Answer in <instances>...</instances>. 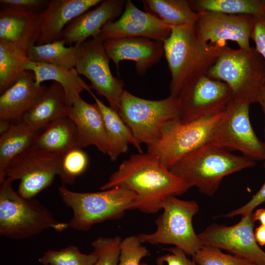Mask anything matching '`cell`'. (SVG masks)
<instances>
[{"label":"cell","mask_w":265,"mask_h":265,"mask_svg":"<svg viewBox=\"0 0 265 265\" xmlns=\"http://www.w3.org/2000/svg\"><path fill=\"white\" fill-rule=\"evenodd\" d=\"M116 186L125 187L136 194L131 210L148 214L161 210L168 197L181 195L192 187L172 173L157 157L148 153L131 155L100 189Z\"/></svg>","instance_id":"6da1fadb"},{"label":"cell","mask_w":265,"mask_h":265,"mask_svg":"<svg viewBox=\"0 0 265 265\" xmlns=\"http://www.w3.org/2000/svg\"><path fill=\"white\" fill-rule=\"evenodd\" d=\"M226 45L204 41L194 26L173 27L163 43L164 55L171 75V95L178 96L191 79L207 75L219 57L228 49Z\"/></svg>","instance_id":"7a4b0ae2"},{"label":"cell","mask_w":265,"mask_h":265,"mask_svg":"<svg viewBox=\"0 0 265 265\" xmlns=\"http://www.w3.org/2000/svg\"><path fill=\"white\" fill-rule=\"evenodd\" d=\"M255 164L244 156L208 144L187 154L169 169L202 193L212 196L225 177Z\"/></svg>","instance_id":"3957f363"},{"label":"cell","mask_w":265,"mask_h":265,"mask_svg":"<svg viewBox=\"0 0 265 265\" xmlns=\"http://www.w3.org/2000/svg\"><path fill=\"white\" fill-rule=\"evenodd\" d=\"M12 182H0V235L13 239H23L52 229L61 232L69 228L60 222L35 198L25 199L12 187Z\"/></svg>","instance_id":"277c9868"},{"label":"cell","mask_w":265,"mask_h":265,"mask_svg":"<svg viewBox=\"0 0 265 265\" xmlns=\"http://www.w3.org/2000/svg\"><path fill=\"white\" fill-rule=\"evenodd\" d=\"M58 190L63 202L73 212L69 228L81 231L98 223L121 218L126 211L131 210L136 198L134 192L122 186L79 192L69 190L63 184Z\"/></svg>","instance_id":"5b68a950"},{"label":"cell","mask_w":265,"mask_h":265,"mask_svg":"<svg viewBox=\"0 0 265 265\" xmlns=\"http://www.w3.org/2000/svg\"><path fill=\"white\" fill-rule=\"evenodd\" d=\"M207 75L226 83L233 100L250 104L258 103L265 83V61L255 48H229L210 69Z\"/></svg>","instance_id":"8992f818"},{"label":"cell","mask_w":265,"mask_h":265,"mask_svg":"<svg viewBox=\"0 0 265 265\" xmlns=\"http://www.w3.org/2000/svg\"><path fill=\"white\" fill-rule=\"evenodd\" d=\"M118 113L136 140L149 147L159 140L166 124L179 119L178 97L148 100L124 89Z\"/></svg>","instance_id":"52a82bcc"},{"label":"cell","mask_w":265,"mask_h":265,"mask_svg":"<svg viewBox=\"0 0 265 265\" xmlns=\"http://www.w3.org/2000/svg\"><path fill=\"white\" fill-rule=\"evenodd\" d=\"M163 212L156 219V230L137 235L142 243L174 245L186 255L193 256L203 244L194 230L193 217L199 210L193 200L176 196L168 197L162 205Z\"/></svg>","instance_id":"ba28073f"},{"label":"cell","mask_w":265,"mask_h":265,"mask_svg":"<svg viewBox=\"0 0 265 265\" xmlns=\"http://www.w3.org/2000/svg\"><path fill=\"white\" fill-rule=\"evenodd\" d=\"M224 111L189 122L177 119L168 122L159 140L147 147V153L170 169L187 154L211 143L214 128Z\"/></svg>","instance_id":"9c48e42d"},{"label":"cell","mask_w":265,"mask_h":265,"mask_svg":"<svg viewBox=\"0 0 265 265\" xmlns=\"http://www.w3.org/2000/svg\"><path fill=\"white\" fill-rule=\"evenodd\" d=\"M62 154L49 153L31 146L14 158L0 174V182L6 179L20 181L17 192L32 199L51 185L58 176Z\"/></svg>","instance_id":"30bf717a"},{"label":"cell","mask_w":265,"mask_h":265,"mask_svg":"<svg viewBox=\"0 0 265 265\" xmlns=\"http://www.w3.org/2000/svg\"><path fill=\"white\" fill-rule=\"evenodd\" d=\"M250 105L233 99L214 128L211 144L239 151L254 161L265 160V145L257 137L250 121Z\"/></svg>","instance_id":"8fae6325"},{"label":"cell","mask_w":265,"mask_h":265,"mask_svg":"<svg viewBox=\"0 0 265 265\" xmlns=\"http://www.w3.org/2000/svg\"><path fill=\"white\" fill-rule=\"evenodd\" d=\"M177 97L179 119L186 122L222 112L233 100L226 83L207 75L189 80Z\"/></svg>","instance_id":"7c38bea8"},{"label":"cell","mask_w":265,"mask_h":265,"mask_svg":"<svg viewBox=\"0 0 265 265\" xmlns=\"http://www.w3.org/2000/svg\"><path fill=\"white\" fill-rule=\"evenodd\" d=\"M84 46L83 53L75 69L90 81L91 88L105 98L109 106L118 112L124 83L111 72L103 40L99 36L92 38L85 41Z\"/></svg>","instance_id":"4fadbf2b"},{"label":"cell","mask_w":265,"mask_h":265,"mask_svg":"<svg viewBox=\"0 0 265 265\" xmlns=\"http://www.w3.org/2000/svg\"><path fill=\"white\" fill-rule=\"evenodd\" d=\"M253 213L243 215L237 224L227 226L213 223L198 234L203 245L226 250L256 265H265V252L256 241Z\"/></svg>","instance_id":"5bb4252c"},{"label":"cell","mask_w":265,"mask_h":265,"mask_svg":"<svg viewBox=\"0 0 265 265\" xmlns=\"http://www.w3.org/2000/svg\"><path fill=\"white\" fill-rule=\"evenodd\" d=\"M255 17L244 15H229L216 12L199 13L194 27L205 42L226 45V41L236 42L240 49L251 48L250 39L255 26Z\"/></svg>","instance_id":"9a60e30c"},{"label":"cell","mask_w":265,"mask_h":265,"mask_svg":"<svg viewBox=\"0 0 265 265\" xmlns=\"http://www.w3.org/2000/svg\"><path fill=\"white\" fill-rule=\"evenodd\" d=\"M124 12L119 19L106 24L99 37L107 39L124 37H144L161 42L169 36L172 27L152 14L138 8L126 0Z\"/></svg>","instance_id":"2e32d148"},{"label":"cell","mask_w":265,"mask_h":265,"mask_svg":"<svg viewBox=\"0 0 265 265\" xmlns=\"http://www.w3.org/2000/svg\"><path fill=\"white\" fill-rule=\"evenodd\" d=\"M103 46L117 69L120 62L132 61L136 72L141 76L144 75L164 55L163 43L144 37L107 39L103 41Z\"/></svg>","instance_id":"e0dca14e"},{"label":"cell","mask_w":265,"mask_h":265,"mask_svg":"<svg viewBox=\"0 0 265 265\" xmlns=\"http://www.w3.org/2000/svg\"><path fill=\"white\" fill-rule=\"evenodd\" d=\"M48 88L46 85H36L33 72L25 71L13 85L0 95V120L12 124L21 122Z\"/></svg>","instance_id":"ac0fdd59"},{"label":"cell","mask_w":265,"mask_h":265,"mask_svg":"<svg viewBox=\"0 0 265 265\" xmlns=\"http://www.w3.org/2000/svg\"><path fill=\"white\" fill-rule=\"evenodd\" d=\"M126 2L124 0H103L95 9L71 21L64 28L61 39L71 46L83 43L90 36H99L106 24L122 14Z\"/></svg>","instance_id":"d6986e66"},{"label":"cell","mask_w":265,"mask_h":265,"mask_svg":"<svg viewBox=\"0 0 265 265\" xmlns=\"http://www.w3.org/2000/svg\"><path fill=\"white\" fill-rule=\"evenodd\" d=\"M68 117L76 126L80 148L93 145L107 155L108 141L103 115L96 103L90 104L78 97L68 108Z\"/></svg>","instance_id":"ffe728a7"},{"label":"cell","mask_w":265,"mask_h":265,"mask_svg":"<svg viewBox=\"0 0 265 265\" xmlns=\"http://www.w3.org/2000/svg\"><path fill=\"white\" fill-rule=\"evenodd\" d=\"M102 0H50L43 12L36 45L61 40L64 28L73 19L99 5Z\"/></svg>","instance_id":"44dd1931"},{"label":"cell","mask_w":265,"mask_h":265,"mask_svg":"<svg viewBox=\"0 0 265 265\" xmlns=\"http://www.w3.org/2000/svg\"><path fill=\"white\" fill-rule=\"evenodd\" d=\"M43 12L0 9V41L11 43L26 51L35 45L41 28Z\"/></svg>","instance_id":"7402d4cb"},{"label":"cell","mask_w":265,"mask_h":265,"mask_svg":"<svg viewBox=\"0 0 265 265\" xmlns=\"http://www.w3.org/2000/svg\"><path fill=\"white\" fill-rule=\"evenodd\" d=\"M67 117L68 107L64 91L60 84L53 81L22 121L38 133L52 121Z\"/></svg>","instance_id":"603a6c76"},{"label":"cell","mask_w":265,"mask_h":265,"mask_svg":"<svg viewBox=\"0 0 265 265\" xmlns=\"http://www.w3.org/2000/svg\"><path fill=\"white\" fill-rule=\"evenodd\" d=\"M26 71L33 72L37 86L47 80H53L61 85L64 91L68 108L81 93L91 91L90 86L79 76L75 68L67 69L53 64L36 62L28 60L25 65Z\"/></svg>","instance_id":"cb8c5ba5"},{"label":"cell","mask_w":265,"mask_h":265,"mask_svg":"<svg viewBox=\"0 0 265 265\" xmlns=\"http://www.w3.org/2000/svg\"><path fill=\"white\" fill-rule=\"evenodd\" d=\"M89 93L98 105L103 115L109 145L107 155L110 160L115 161L121 154L126 153L129 144L133 145L140 153H142L141 144L133 136L119 113L105 105L91 90Z\"/></svg>","instance_id":"d4e9b609"},{"label":"cell","mask_w":265,"mask_h":265,"mask_svg":"<svg viewBox=\"0 0 265 265\" xmlns=\"http://www.w3.org/2000/svg\"><path fill=\"white\" fill-rule=\"evenodd\" d=\"M31 146L47 153L59 154L79 147L74 122L68 117L52 121L38 134Z\"/></svg>","instance_id":"484cf974"},{"label":"cell","mask_w":265,"mask_h":265,"mask_svg":"<svg viewBox=\"0 0 265 265\" xmlns=\"http://www.w3.org/2000/svg\"><path fill=\"white\" fill-rule=\"evenodd\" d=\"M65 44V41L61 39L42 45H33L27 51L28 59L67 69L75 68L83 53L84 42L69 47H66Z\"/></svg>","instance_id":"4316f807"},{"label":"cell","mask_w":265,"mask_h":265,"mask_svg":"<svg viewBox=\"0 0 265 265\" xmlns=\"http://www.w3.org/2000/svg\"><path fill=\"white\" fill-rule=\"evenodd\" d=\"M144 11L173 27L194 26L199 13L191 8L188 0H143Z\"/></svg>","instance_id":"83f0119b"},{"label":"cell","mask_w":265,"mask_h":265,"mask_svg":"<svg viewBox=\"0 0 265 265\" xmlns=\"http://www.w3.org/2000/svg\"><path fill=\"white\" fill-rule=\"evenodd\" d=\"M26 124H13L0 137V174L17 156L31 146L38 135Z\"/></svg>","instance_id":"f1b7e54d"},{"label":"cell","mask_w":265,"mask_h":265,"mask_svg":"<svg viewBox=\"0 0 265 265\" xmlns=\"http://www.w3.org/2000/svg\"><path fill=\"white\" fill-rule=\"evenodd\" d=\"M191 9L198 13L216 12L229 15L265 17L261 0H188Z\"/></svg>","instance_id":"f546056e"},{"label":"cell","mask_w":265,"mask_h":265,"mask_svg":"<svg viewBox=\"0 0 265 265\" xmlns=\"http://www.w3.org/2000/svg\"><path fill=\"white\" fill-rule=\"evenodd\" d=\"M27 52L11 43L0 41V94L13 85L25 71Z\"/></svg>","instance_id":"4dcf8cb0"},{"label":"cell","mask_w":265,"mask_h":265,"mask_svg":"<svg viewBox=\"0 0 265 265\" xmlns=\"http://www.w3.org/2000/svg\"><path fill=\"white\" fill-rule=\"evenodd\" d=\"M97 260L94 252L83 254L77 246L70 245L59 250H47L38 262L43 265H95Z\"/></svg>","instance_id":"1f68e13d"},{"label":"cell","mask_w":265,"mask_h":265,"mask_svg":"<svg viewBox=\"0 0 265 265\" xmlns=\"http://www.w3.org/2000/svg\"><path fill=\"white\" fill-rule=\"evenodd\" d=\"M88 159L82 148L76 147L61 156L59 172L63 184L73 185L76 179L86 169Z\"/></svg>","instance_id":"d6a6232c"},{"label":"cell","mask_w":265,"mask_h":265,"mask_svg":"<svg viewBox=\"0 0 265 265\" xmlns=\"http://www.w3.org/2000/svg\"><path fill=\"white\" fill-rule=\"evenodd\" d=\"M192 257L197 265H256L252 262L223 253L221 249L203 245Z\"/></svg>","instance_id":"836d02e7"},{"label":"cell","mask_w":265,"mask_h":265,"mask_svg":"<svg viewBox=\"0 0 265 265\" xmlns=\"http://www.w3.org/2000/svg\"><path fill=\"white\" fill-rule=\"evenodd\" d=\"M122 238L99 237L91 242L93 252L97 256L95 265H118Z\"/></svg>","instance_id":"e575fe53"},{"label":"cell","mask_w":265,"mask_h":265,"mask_svg":"<svg viewBox=\"0 0 265 265\" xmlns=\"http://www.w3.org/2000/svg\"><path fill=\"white\" fill-rule=\"evenodd\" d=\"M142 243L137 235L122 239L118 265H140L142 259L149 255V250Z\"/></svg>","instance_id":"d590c367"},{"label":"cell","mask_w":265,"mask_h":265,"mask_svg":"<svg viewBox=\"0 0 265 265\" xmlns=\"http://www.w3.org/2000/svg\"><path fill=\"white\" fill-rule=\"evenodd\" d=\"M48 0H0V8L25 12H43L49 4Z\"/></svg>","instance_id":"8d00e7d4"},{"label":"cell","mask_w":265,"mask_h":265,"mask_svg":"<svg viewBox=\"0 0 265 265\" xmlns=\"http://www.w3.org/2000/svg\"><path fill=\"white\" fill-rule=\"evenodd\" d=\"M170 253L159 257L156 260L157 265H197L192 260L188 259L186 254L181 249L177 247H171L166 249ZM140 265H148L146 263H141Z\"/></svg>","instance_id":"74e56055"},{"label":"cell","mask_w":265,"mask_h":265,"mask_svg":"<svg viewBox=\"0 0 265 265\" xmlns=\"http://www.w3.org/2000/svg\"><path fill=\"white\" fill-rule=\"evenodd\" d=\"M264 167L265 169V162ZM264 202H265V182L250 201L241 207L230 212L224 216L231 217L239 214L243 215L253 212L256 207Z\"/></svg>","instance_id":"f35d334b"},{"label":"cell","mask_w":265,"mask_h":265,"mask_svg":"<svg viewBox=\"0 0 265 265\" xmlns=\"http://www.w3.org/2000/svg\"><path fill=\"white\" fill-rule=\"evenodd\" d=\"M251 39L255 44L256 50L265 61V17H255Z\"/></svg>","instance_id":"ab89813d"},{"label":"cell","mask_w":265,"mask_h":265,"mask_svg":"<svg viewBox=\"0 0 265 265\" xmlns=\"http://www.w3.org/2000/svg\"><path fill=\"white\" fill-rule=\"evenodd\" d=\"M254 233L257 243L260 246L265 245V226L261 224L255 229Z\"/></svg>","instance_id":"60d3db41"},{"label":"cell","mask_w":265,"mask_h":265,"mask_svg":"<svg viewBox=\"0 0 265 265\" xmlns=\"http://www.w3.org/2000/svg\"><path fill=\"white\" fill-rule=\"evenodd\" d=\"M253 220L259 221L262 225L265 226V209H258L253 213Z\"/></svg>","instance_id":"b9f144b4"},{"label":"cell","mask_w":265,"mask_h":265,"mask_svg":"<svg viewBox=\"0 0 265 265\" xmlns=\"http://www.w3.org/2000/svg\"><path fill=\"white\" fill-rule=\"evenodd\" d=\"M258 103L261 105L263 111L265 119V83L263 86L259 94ZM264 144L265 145V125L264 128Z\"/></svg>","instance_id":"7bdbcfd3"},{"label":"cell","mask_w":265,"mask_h":265,"mask_svg":"<svg viewBox=\"0 0 265 265\" xmlns=\"http://www.w3.org/2000/svg\"><path fill=\"white\" fill-rule=\"evenodd\" d=\"M12 125L11 123L9 122L4 120H0V133L1 134L2 133L5 132Z\"/></svg>","instance_id":"ee69618b"},{"label":"cell","mask_w":265,"mask_h":265,"mask_svg":"<svg viewBox=\"0 0 265 265\" xmlns=\"http://www.w3.org/2000/svg\"><path fill=\"white\" fill-rule=\"evenodd\" d=\"M261 1L264 5V6L265 7V0H261Z\"/></svg>","instance_id":"f6af8a7d"}]
</instances>
